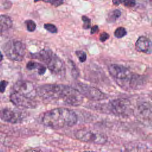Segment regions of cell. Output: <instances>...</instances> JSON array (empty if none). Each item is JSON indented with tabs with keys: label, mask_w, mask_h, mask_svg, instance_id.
Segmentation results:
<instances>
[{
	"label": "cell",
	"mask_w": 152,
	"mask_h": 152,
	"mask_svg": "<svg viewBox=\"0 0 152 152\" xmlns=\"http://www.w3.org/2000/svg\"><path fill=\"white\" fill-rule=\"evenodd\" d=\"M37 96L43 100L61 101L65 105L78 106L83 102V96L75 88L63 84H44L37 87Z\"/></svg>",
	"instance_id": "1"
},
{
	"label": "cell",
	"mask_w": 152,
	"mask_h": 152,
	"mask_svg": "<svg viewBox=\"0 0 152 152\" xmlns=\"http://www.w3.org/2000/svg\"><path fill=\"white\" fill-rule=\"evenodd\" d=\"M77 120V116L73 110L58 107L45 112L42 118V123L53 129H61L75 125Z\"/></svg>",
	"instance_id": "2"
},
{
	"label": "cell",
	"mask_w": 152,
	"mask_h": 152,
	"mask_svg": "<svg viewBox=\"0 0 152 152\" xmlns=\"http://www.w3.org/2000/svg\"><path fill=\"white\" fill-rule=\"evenodd\" d=\"M32 58L38 59L45 63L48 68L53 74L63 75L65 73V66L63 61L51 50L44 49L39 52L31 54Z\"/></svg>",
	"instance_id": "3"
},
{
	"label": "cell",
	"mask_w": 152,
	"mask_h": 152,
	"mask_svg": "<svg viewBox=\"0 0 152 152\" xmlns=\"http://www.w3.org/2000/svg\"><path fill=\"white\" fill-rule=\"evenodd\" d=\"M108 71L120 87L129 90V83L134 74L128 68L121 65L111 64L108 67Z\"/></svg>",
	"instance_id": "4"
},
{
	"label": "cell",
	"mask_w": 152,
	"mask_h": 152,
	"mask_svg": "<svg viewBox=\"0 0 152 152\" xmlns=\"http://www.w3.org/2000/svg\"><path fill=\"white\" fill-rule=\"evenodd\" d=\"M106 109L113 114L122 117H128L133 113L131 102L126 99H116L110 100Z\"/></svg>",
	"instance_id": "5"
},
{
	"label": "cell",
	"mask_w": 152,
	"mask_h": 152,
	"mask_svg": "<svg viewBox=\"0 0 152 152\" xmlns=\"http://www.w3.org/2000/svg\"><path fill=\"white\" fill-rule=\"evenodd\" d=\"M6 56L11 60L21 61L26 54L25 45L18 40H10L3 46Z\"/></svg>",
	"instance_id": "6"
},
{
	"label": "cell",
	"mask_w": 152,
	"mask_h": 152,
	"mask_svg": "<svg viewBox=\"0 0 152 152\" xmlns=\"http://www.w3.org/2000/svg\"><path fill=\"white\" fill-rule=\"evenodd\" d=\"M75 136L77 140L81 141L96 144H103L107 140V137L105 134L86 128L77 131L75 133Z\"/></svg>",
	"instance_id": "7"
},
{
	"label": "cell",
	"mask_w": 152,
	"mask_h": 152,
	"mask_svg": "<svg viewBox=\"0 0 152 152\" xmlns=\"http://www.w3.org/2000/svg\"><path fill=\"white\" fill-rule=\"evenodd\" d=\"M75 88H77L83 96L91 100L99 101L107 98L106 95L97 88L84 83H79L76 84Z\"/></svg>",
	"instance_id": "8"
},
{
	"label": "cell",
	"mask_w": 152,
	"mask_h": 152,
	"mask_svg": "<svg viewBox=\"0 0 152 152\" xmlns=\"http://www.w3.org/2000/svg\"><path fill=\"white\" fill-rule=\"evenodd\" d=\"M13 89L15 92L23 94L26 97L34 99L37 94V87L31 82L29 81L20 80L16 82Z\"/></svg>",
	"instance_id": "9"
},
{
	"label": "cell",
	"mask_w": 152,
	"mask_h": 152,
	"mask_svg": "<svg viewBox=\"0 0 152 152\" xmlns=\"http://www.w3.org/2000/svg\"><path fill=\"white\" fill-rule=\"evenodd\" d=\"M10 98L11 102L14 104L19 107L33 109L37 106V103L34 99L29 98L15 91L11 94Z\"/></svg>",
	"instance_id": "10"
},
{
	"label": "cell",
	"mask_w": 152,
	"mask_h": 152,
	"mask_svg": "<svg viewBox=\"0 0 152 152\" xmlns=\"http://www.w3.org/2000/svg\"><path fill=\"white\" fill-rule=\"evenodd\" d=\"M0 118L4 122L17 124L21 121V116L17 112L8 108H4L0 110Z\"/></svg>",
	"instance_id": "11"
},
{
	"label": "cell",
	"mask_w": 152,
	"mask_h": 152,
	"mask_svg": "<svg viewBox=\"0 0 152 152\" xmlns=\"http://www.w3.org/2000/svg\"><path fill=\"white\" fill-rule=\"evenodd\" d=\"M135 49L137 51L147 54L152 53V42L145 36H140L135 42Z\"/></svg>",
	"instance_id": "12"
},
{
	"label": "cell",
	"mask_w": 152,
	"mask_h": 152,
	"mask_svg": "<svg viewBox=\"0 0 152 152\" xmlns=\"http://www.w3.org/2000/svg\"><path fill=\"white\" fill-rule=\"evenodd\" d=\"M136 113L137 117L143 121L147 122L152 121V110L147 104H140L137 107Z\"/></svg>",
	"instance_id": "13"
},
{
	"label": "cell",
	"mask_w": 152,
	"mask_h": 152,
	"mask_svg": "<svg viewBox=\"0 0 152 152\" xmlns=\"http://www.w3.org/2000/svg\"><path fill=\"white\" fill-rule=\"evenodd\" d=\"M12 26V22L10 17L6 15H0V32L9 30Z\"/></svg>",
	"instance_id": "14"
},
{
	"label": "cell",
	"mask_w": 152,
	"mask_h": 152,
	"mask_svg": "<svg viewBox=\"0 0 152 152\" xmlns=\"http://www.w3.org/2000/svg\"><path fill=\"white\" fill-rule=\"evenodd\" d=\"M26 68L29 70L37 69L39 75H43L46 71V67L44 65L34 61H29L26 65Z\"/></svg>",
	"instance_id": "15"
},
{
	"label": "cell",
	"mask_w": 152,
	"mask_h": 152,
	"mask_svg": "<svg viewBox=\"0 0 152 152\" xmlns=\"http://www.w3.org/2000/svg\"><path fill=\"white\" fill-rule=\"evenodd\" d=\"M121 15V12L119 10H115L108 14L107 21L109 23L115 22Z\"/></svg>",
	"instance_id": "16"
},
{
	"label": "cell",
	"mask_w": 152,
	"mask_h": 152,
	"mask_svg": "<svg viewBox=\"0 0 152 152\" xmlns=\"http://www.w3.org/2000/svg\"><path fill=\"white\" fill-rule=\"evenodd\" d=\"M127 32L125 28L122 27H119L117 28L114 31V35L117 38H122L126 34Z\"/></svg>",
	"instance_id": "17"
},
{
	"label": "cell",
	"mask_w": 152,
	"mask_h": 152,
	"mask_svg": "<svg viewBox=\"0 0 152 152\" xmlns=\"http://www.w3.org/2000/svg\"><path fill=\"white\" fill-rule=\"evenodd\" d=\"M25 23L26 24L27 29L28 31H29L30 32H32V31H34L35 30L36 27V23L33 20H26L25 21Z\"/></svg>",
	"instance_id": "18"
},
{
	"label": "cell",
	"mask_w": 152,
	"mask_h": 152,
	"mask_svg": "<svg viewBox=\"0 0 152 152\" xmlns=\"http://www.w3.org/2000/svg\"><path fill=\"white\" fill-rule=\"evenodd\" d=\"M44 28L48 30V31L52 33H56L58 31V29L56 28V27L52 24H49V23H47V24H44Z\"/></svg>",
	"instance_id": "19"
},
{
	"label": "cell",
	"mask_w": 152,
	"mask_h": 152,
	"mask_svg": "<svg viewBox=\"0 0 152 152\" xmlns=\"http://www.w3.org/2000/svg\"><path fill=\"white\" fill-rule=\"evenodd\" d=\"M82 20L84 23L83 27L84 29H88V28H90V27H91V20L88 17H87V16L83 15V16H82Z\"/></svg>",
	"instance_id": "20"
},
{
	"label": "cell",
	"mask_w": 152,
	"mask_h": 152,
	"mask_svg": "<svg viewBox=\"0 0 152 152\" xmlns=\"http://www.w3.org/2000/svg\"><path fill=\"white\" fill-rule=\"evenodd\" d=\"M76 55L78 56V58L80 61V62H84L86 61L87 59V55L86 53L83 52V51H81V50H78V51H76Z\"/></svg>",
	"instance_id": "21"
},
{
	"label": "cell",
	"mask_w": 152,
	"mask_h": 152,
	"mask_svg": "<svg viewBox=\"0 0 152 152\" xmlns=\"http://www.w3.org/2000/svg\"><path fill=\"white\" fill-rule=\"evenodd\" d=\"M45 2H49L52 5L57 7L61 5H62L64 1V0H43Z\"/></svg>",
	"instance_id": "22"
},
{
	"label": "cell",
	"mask_w": 152,
	"mask_h": 152,
	"mask_svg": "<svg viewBox=\"0 0 152 152\" xmlns=\"http://www.w3.org/2000/svg\"><path fill=\"white\" fill-rule=\"evenodd\" d=\"M123 4L125 7H133L135 5V0H124Z\"/></svg>",
	"instance_id": "23"
},
{
	"label": "cell",
	"mask_w": 152,
	"mask_h": 152,
	"mask_svg": "<svg viewBox=\"0 0 152 152\" xmlns=\"http://www.w3.org/2000/svg\"><path fill=\"white\" fill-rule=\"evenodd\" d=\"M8 82L5 80H2L0 81V92L4 93L8 85Z\"/></svg>",
	"instance_id": "24"
},
{
	"label": "cell",
	"mask_w": 152,
	"mask_h": 152,
	"mask_svg": "<svg viewBox=\"0 0 152 152\" xmlns=\"http://www.w3.org/2000/svg\"><path fill=\"white\" fill-rule=\"evenodd\" d=\"M109 38V35L106 33V32H103L102 33L100 34V37H99V40L102 42H104L106 40H107Z\"/></svg>",
	"instance_id": "25"
},
{
	"label": "cell",
	"mask_w": 152,
	"mask_h": 152,
	"mask_svg": "<svg viewBox=\"0 0 152 152\" xmlns=\"http://www.w3.org/2000/svg\"><path fill=\"white\" fill-rule=\"evenodd\" d=\"M98 31H99V27H98L97 26L95 25V26H94L91 27V34H94V33H97Z\"/></svg>",
	"instance_id": "26"
},
{
	"label": "cell",
	"mask_w": 152,
	"mask_h": 152,
	"mask_svg": "<svg viewBox=\"0 0 152 152\" xmlns=\"http://www.w3.org/2000/svg\"><path fill=\"white\" fill-rule=\"evenodd\" d=\"M124 0H112V2L115 5H119L120 4L123 3Z\"/></svg>",
	"instance_id": "27"
},
{
	"label": "cell",
	"mask_w": 152,
	"mask_h": 152,
	"mask_svg": "<svg viewBox=\"0 0 152 152\" xmlns=\"http://www.w3.org/2000/svg\"><path fill=\"white\" fill-rule=\"evenodd\" d=\"M2 59H3V55L0 51V62H1L2 61Z\"/></svg>",
	"instance_id": "28"
},
{
	"label": "cell",
	"mask_w": 152,
	"mask_h": 152,
	"mask_svg": "<svg viewBox=\"0 0 152 152\" xmlns=\"http://www.w3.org/2000/svg\"><path fill=\"white\" fill-rule=\"evenodd\" d=\"M42 1V0H34V1L35 2H38V1ZM43 1V0H42Z\"/></svg>",
	"instance_id": "29"
}]
</instances>
